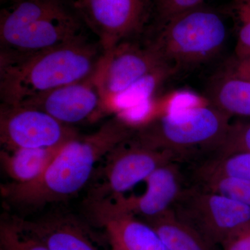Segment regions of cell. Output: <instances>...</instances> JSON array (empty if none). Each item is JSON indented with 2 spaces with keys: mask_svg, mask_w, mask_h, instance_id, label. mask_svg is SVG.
Here are the masks:
<instances>
[{
  "mask_svg": "<svg viewBox=\"0 0 250 250\" xmlns=\"http://www.w3.org/2000/svg\"><path fill=\"white\" fill-rule=\"evenodd\" d=\"M108 242H109L111 250H126L125 248H123V247L118 243V242L115 241L114 239H113V238L108 237Z\"/></svg>",
  "mask_w": 250,
  "mask_h": 250,
  "instance_id": "4316f807",
  "label": "cell"
},
{
  "mask_svg": "<svg viewBox=\"0 0 250 250\" xmlns=\"http://www.w3.org/2000/svg\"><path fill=\"white\" fill-rule=\"evenodd\" d=\"M79 135L73 126L63 124L44 111L1 103L0 141L6 150L62 146Z\"/></svg>",
  "mask_w": 250,
  "mask_h": 250,
  "instance_id": "30bf717a",
  "label": "cell"
},
{
  "mask_svg": "<svg viewBox=\"0 0 250 250\" xmlns=\"http://www.w3.org/2000/svg\"><path fill=\"white\" fill-rule=\"evenodd\" d=\"M84 27L73 10L14 30L0 33V51L18 54L41 52L84 35Z\"/></svg>",
  "mask_w": 250,
  "mask_h": 250,
  "instance_id": "7c38bea8",
  "label": "cell"
},
{
  "mask_svg": "<svg viewBox=\"0 0 250 250\" xmlns=\"http://www.w3.org/2000/svg\"><path fill=\"white\" fill-rule=\"evenodd\" d=\"M197 185L223 194L250 207V181L217 179Z\"/></svg>",
  "mask_w": 250,
  "mask_h": 250,
  "instance_id": "603a6c76",
  "label": "cell"
},
{
  "mask_svg": "<svg viewBox=\"0 0 250 250\" xmlns=\"http://www.w3.org/2000/svg\"><path fill=\"white\" fill-rule=\"evenodd\" d=\"M205 98L207 103L229 118L250 119V82L225 67L209 80Z\"/></svg>",
  "mask_w": 250,
  "mask_h": 250,
  "instance_id": "9a60e30c",
  "label": "cell"
},
{
  "mask_svg": "<svg viewBox=\"0 0 250 250\" xmlns=\"http://www.w3.org/2000/svg\"><path fill=\"white\" fill-rule=\"evenodd\" d=\"M224 67L236 76L250 82V54L241 58L233 56Z\"/></svg>",
  "mask_w": 250,
  "mask_h": 250,
  "instance_id": "484cf974",
  "label": "cell"
},
{
  "mask_svg": "<svg viewBox=\"0 0 250 250\" xmlns=\"http://www.w3.org/2000/svg\"><path fill=\"white\" fill-rule=\"evenodd\" d=\"M104 57L87 36L32 54L0 51V100L18 104L26 99L89 76Z\"/></svg>",
  "mask_w": 250,
  "mask_h": 250,
  "instance_id": "7a4b0ae2",
  "label": "cell"
},
{
  "mask_svg": "<svg viewBox=\"0 0 250 250\" xmlns=\"http://www.w3.org/2000/svg\"><path fill=\"white\" fill-rule=\"evenodd\" d=\"M146 189L138 196L123 195L90 202L106 209L152 218L172 209L184 188L183 177L177 161L161 166L145 181Z\"/></svg>",
  "mask_w": 250,
  "mask_h": 250,
  "instance_id": "8fae6325",
  "label": "cell"
},
{
  "mask_svg": "<svg viewBox=\"0 0 250 250\" xmlns=\"http://www.w3.org/2000/svg\"><path fill=\"white\" fill-rule=\"evenodd\" d=\"M65 144L52 147L2 149L0 152L1 166L14 183L34 182L45 172Z\"/></svg>",
  "mask_w": 250,
  "mask_h": 250,
  "instance_id": "2e32d148",
  "label": "cell"
},
{
  "mask_svg": "<svg viewBox=\"0 0 250 250\" xmlns=\"http://www.w3.org/2000/svg\"><path fill=\"white\" fill-rule=\"evenodd\" d=\"M106 157L100 182L90 190L88 202L123 195L161 166L178 161L172 152L142 146L131 139L119 145Z\"/></svg>",
  "mask_w": 250,
  "mask_h": 250,
  "instance_id": "52a82bcc",
  "label": "cell"
},
{
  "mask_svg": "<svg viewBox=\"0 0 250 250\" xmlns=\"http://www.w3.org/2000/svg\"><path fill=\"white\" fill-rule=\"evenodd\" d=\"M146 35L175 72L200 66L223 52L229 30L224 14L204 4L171 18Z\"/></svg>",
  "mask_w": 250,
  "mask_h": 250,
  "instance_id": "3957f363",
  "label": "cell"
},
{
  "mask_svg": "<svg viewBox=\"0 0 250 250\" xmlns=\"http://www.w3.org/2000/svg\"><path fill=\"white\" fill-rule=\"evenodd\" d=\"M231 119L207 103L145 122L136 126L132 139L146 147L169 151L182 161L213 154L228 134Z\"/></svg>",
  "mask_w": 250,
  "mask_h": 250,
  "instance_id": "277c9868",
  "label": "cell"
},
{
  "mask_svg": "<svg viewBox=\"0 0 250 250\" xmlns=\"http://www.w3.org/2000/svg\"><path fill=\"white\" fill-rule=\"evenodd\" d=\"M12 220L50 250H98L86 229L71 217L52 215L36 220Z\"/></svg>",
  "mask_w": 250,
  "mask_h": 250,
  "instance_id": "4fadbf2b",
  "label": "cell"
},
{
  "mask_svg": "<svg viewBox=\"0 0 250 250\" xmlns=\"http://www.w3.org/2000/svg\"><path fill=\"white\" fill-rule=\"evenodd\" d=\"M1 250H50L39 239L23 231L13 220L0 225Z\"/></svg>",
  "mask_w": 250,
  "mask_h": 250,
  "instance_id": "ffe728a7",
  "label": "cell"
},
{
  "mask_svg": "<svg viewBox=\"0 0 250 250\" xmlns=\"http://www.w3.org/2000/svg\"><path fill=\"white\" fill-rule=\"evenodd\" d=\"M233 1V4H236V3L241 2V1H246V0H231Z\"/></svg>",
  "mask_w": 250,
  "mask_h": 250,
  "instance_id": "83f0119b",
  "label": "cell"
},
{
  "mask_svg": "<svg viewBox=\"0 0 250 250\" xmlns=\"http://www.w3.org/2000/svg\"><path fill=\"white\" fill-rule=\"evenodd\" d=\"M233 9L239 24L234 57L241 58L250 54V0L233 4Z\"/></svg>",
  "mask_w": 250,
  "mask_h": 250,
  "instance_id": "cb8c5ba5",
  "label": "cell"
},
{
  "mask_svg": "<svg viewBox=\"0 0 250 250\" xmlns=\"http://www.w3.org/2000/svg\"><path fill=\"white\" fill-rule=\"evenodd\" d=\"M94 218L108 237L126 250H169L155 229L134 215L90 205Z\"/></svg>",
  "mask_w": 250,
  "mask_h": 250,
  "instance_id": "5bb4252c",
  "label": "cell"
},
{
  "mask_svg": "<svg viewBox=\"0 0 250 250\" xmlns=\"http://www.w3.org/2000/svg\"><path fill=\"white\" fill-rule=\"evenodd\" d=\"M155 229L169 250H213L197 231L170 209L154 218L144 219Z\"/></svg>",
  "mask_w": 250,
  "mask_h": 250,
  "instance_id": "ac0fdd59",
  "label": "cell"
},
{
  "mask_svg": "<svg viewBox=\"0 0 250 250\" xmlns=\"http://www.w3.org/2000/svg\"><path fill=\"white\" fill-rule=\"evenodd\" d=\"M221 248L222 250H250V225L230 237Z\"/></svg>",
  "mask_w": 250,
  "mask_h": 250,
  "instance_id": "d4e9b609",
  "label": "cell"
},
{
  "mask_svg": "<svg viewBox=\"0 0 250 250\" xmlns=\"http://www.w3.org/2000/svg\"><path fill=\"white\" fill-rule=\"evenodd\" d=\"M205 0H154L147 31L155 30L171 18L204 4Z\"/></svg>",
  "mask_w": 250,
  "mask_h": 250,
  "instance_id": "44dd1931",
  "label": "cell"
},
{
  "mask_svg": "<svg viewBox=\"0 0 250 250\" xmlns=\"http://www.w3.org/2000/svg\"><path fill=\"white\" fill-rule=\"evenodd\" d=\"M136 126L120 116L108 120L96 131L67 142L39 178L26 184L1 185L11 203L39 207L63 201L88 183L99 161L117 146L132 139Z\"/></svg>",
  "mask_w": 250,
  "mask_h": 250,
  "instance_id": "6da1fadb",
  "label": "cell"
},
{
  "mask_svg": "<svg viewBox=\"0 0 250 250\" xmlns=\"http://www.w3.org/2000/svg\"><path fill=\"white\" fill-rule=\"evenodd\" d=\"M240 152H250V119H238L231 123L223 143L210 155Z\"/></svg>",
  "mask_w": 250,
  "mask_h": 250,
  "instance_id": "7402d4cb",
  "label": "cell"
},
{
  "mask_svg": "<svg viewBox=\"0 0 250 250\" xmlns=\"http://www.w3.org/2000/svg\"><path fill=\"white\" fill-rule=\"evenodd\" d=\"M167 67L172 68L146 34L123 41L107 55L104 54L100 87L110 111L113 99L145 77Z\"/></svg>",
  "mask_w": 250,
  "mask_h": 250,
  "instance_id": "9c48e42d",
  "label": "cell"
},
{
  "mask_svg": "<svg viewBox=\"0 0 250 250\" xmlns=\"http://www.w3.org/2000/svg\"><path fill=\"white\" fill-rule=\"evenodd\" d=\"M103 62L96 71L83 80L31 97L18 104L44 111L71 126L98 121L111 112L100 87Z\"/></svg>",
  "mask_w": 250,
  "mask_h": 250,
  "instance_id": "ba28073f",
  "label": "cell"
},
{
  "mask_svg": "<svg viewBox=\"0 0 250 250\" xmlns=\"http://www.w3.org/2000/svg\"><path fill=\"white\" fill-rule=\"evenodd\" d=\"M197 184L217 179L250 181V152L211 155L195 167Z\"/></svg>",
  "mask_w": 250,
  "mask_h": 250,
  "instance_id": "d6986e66",
  "label": "cell"
},
{
  "mask_svg": "<svg viewBox=\"0 0 250 250\" xmlns=\"http://www.w3.org/2000/svg\"><path fill=\"white\" fill-rule=\"evenodd\" d=\"M154 0H71L83 25L98 38L104 54L118 44L146 34Z\"/></svg>",
  "mask_w": 250,
  "mask_h": 250,
  "instance_id": "8992f818",
  "label": "cell"
},
{
  "mask_svg": "<svg viewBox=\"0 0 250 250\" xmlns=\"http://www.w3.org/2000/svg\"><path fill=\"white\" fill-rule=\"evenodd\" d=\"M172 209L212 248L250 225V207L200 186L185 188Z\"/></svg>",
  "mask_w": 250,
  "mask_h": 250,
  "instance_id": "5b68a950",
  "label": "cell"
},
{
  "mask_svg": "<svg viewBox=\"0 0 250 250\" xmlns=\"http://www.w3.org/2000/svg\"><path fill=\"white\" fill-rule=\"evenodd\" d=\"M0 11V33L73 11L71 0H5Z\"/></svg>",
  "mask_w": 250,
  "mask_h": 250,
  "instance_id": "e0dca14e",
  "label": "cell"
}]
</instances>
